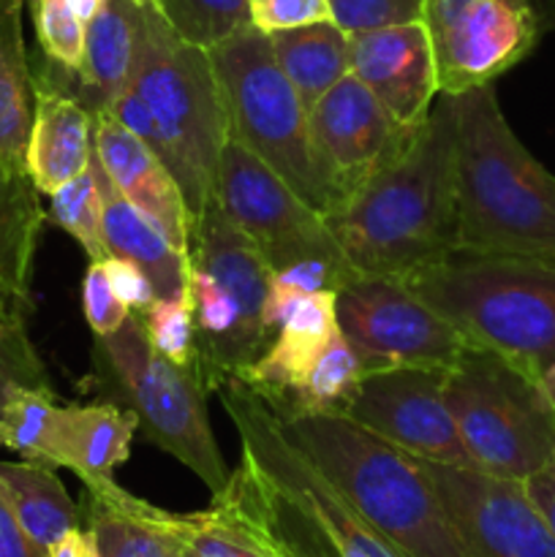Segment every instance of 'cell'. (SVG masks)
Here are the masks:
<instances>
[{
  "mask_svg": "<svg viewBox=\"0 0 555 557\" xmlns=\"http://www.w3.org/2000/svg\"><path fill=\"white\" fill-rule=\"evenodd\" d=\"M324 221L357 275L400 281L455 253V96L439 92L428 117Z\"/></svg>",
  "mask_w": 555,
  "mask_h": 557,
  "instance_id": "1",
  "label": "cell"
},
{
  "mask_svg": "<svg viewBox=\"0 0 555 557\" xmlns=\"http://www.w3.org/2000/svg\"><path fill=\"white\" fill-rule=\"evenodd\" d=\"M460 248L555 261V174L517 139L495 85L455 96Z\"/></svg>",
  "mask_w": 555,
  "mask_h": 557,
  "instance_id": "2",
  "label": "cell"
},
{
  "mask_svg": "<svg viewBox=\"0 0 555 557\" xmlns=\"http://www.w3.org/2000/svg\"><path fill=\"white\" fill-rule=\"evenodd\" d=\"M278 424L397 557H468L417 457L343 413L278 417Z\"/></svg>",
  "mask_w": 555,
  "mask_h": 557,
  "instance_id": "3",
  "label": "cell"
},
{
  "mask_svg": "<svg viewBox=\"0 0 555 557\" xmlns=\"http://www.w3.org/2000/svg\"><path fill=\"white\" fill-rule=\"evenodd\" d=\"M400 283L468 346L488 348L542 381L555 348V261L455 250Z\"/></svg>",
  "mask_w": 555,
  "mask_h": 557,
  "instance_id": "4",
  "label": "cell"
},
{
  "mask_svg": "<svg viewBox=\"0 0 555 557\" xmlns=\"http://www.w3.org/2000/svg\"><path fill=\"white\" fill-rule=\"evenodd\" d=\"M131 87L147 103L161 161L183 188L194 237L215 199L218 163L229 139L226 107L210 52L183 41L152 0L139 3Z\"/></svg>",
  "mask_w": 555,
  "mask_h": 557,
  "instance_id": "5",
  "label": "cell"
},
{
  "mask_svg": "<svg viewBox=\"0 0 555 557\" xmlns=\"http://www.w3.org/2000/svg\"><path fill=\"white\" fill-rule=\"evenodd\" d=\"M92 384L103 400L128 408L139 433L196 473L212 495L226 487L232 471L212 435L199 370L161 357L136 313L112 335L96 337Z\"/></svg>",
  "mask_w": 555,
  "mask_h": 557,
  "instance_id": "6",
  "label": "cell"
},
{
  "mask_svg": "<svg viewBox=\"0 0 555 557\" xmlns=\"http://www.w3.org/2000/svg\"><path fill=\"white\" fill-rule=\"evenodd\" d=\"M444 397L477 471L522 482L555 451V397L488 348H462L444 370Z\"/></svg>",
  "mask_w": 555,
  "mask_h": 557,
  "instance_id": "7",
  "label": "cell"
},
{
  "mask_svg": "<svg viewBox=\"0 0 555 557\" xmlns=\"http://www.w3.org/2000/svg\"><path fill=\"white\" fill-rule=\"evenodd\" d=\"M210 58L223 92L229 136L326 215L332 196L316 158L308 109L278 65L270 36L248 25L210 49Z\"/></svg>",
  "mask_w": 555,
  "mask_h": 557,
  "instance_id": "8",
  "label": "cell"
},
{
  "mask_svg": "<svg viewBox=\"0 0 555 557\" xmlns=\"http://www.w3.org/2000/svg\"><path fill=\"white\" fill-rule=\"evenodd\" d=\"M215 395L239 435V460L303 515L326 557H397L321 476L319 468L283 435L275 411L250 386L232 375L218 386Z\"/></svg>",
  "mask_w": 555,
  "mask_h": 557,
  "instance_id": "9",
  "label": "cell"
},
{
  "mask_svg": "<svg viewBox=\"0 0 555 557\" xmlns=\"http://www.w3.org/2000/svg\"><path fill=\"white\" fill-rule=\"evenodd\" d=\"M422 25L439 92L460 96L522 63L550 22L536 0H424Z\"/></svg>",
  "mask_w": 555,
  "mask_h": 557,
  "instance_id": "10",
  "label": "cell"
},
{
  "mask_svg": "<svg viewBox=\"0 0 555 557\" xmlns=\"http://www.w3.org/2000/svg\"><path fill=\"white\" fill-rule=\"evenodd\" d=\"M337 330L351 343L362 370H446L466 337L395 277L357 275L335 292Z\"/></svg>",
  "mask_w": 555,
  "mask_h": 557,
  "instance_id": "11",
  "label": "cell"
},
{
  "mask_svg": "<svg viewBox=\"0 0 555 557\" xmlns=\"http://www.w3.org/2000/svg\"><path fill=\"white\" fill-rule=\"evenodd\" d=\"M215 201L256 245L270 272L299 259H326L348 267L324 215L232 136L218 163Z\"/></svg>",
  "mask_w": 555,
  "mask_h": 557,
  "instance_id": "12",
  "label": "cell"
},
{
  "mask_svg": "<svg viewBox=\"0 0 555 557\" xmlns=\"http://www.w3.org/2000/svg\"><path fill=\"white\" fill-rule=\"evenodd\" d=\"M343 417L417 460L471 466L446 408L441 368L368 370Z\"/></svg>",
  "mask_w": 555,
  "mask_h": 557,
  "instance_id": "13",
  "label": "cell"
},
{
  "mask_svg": "<svg viewBox=\"0 0 555 557\" xmlns=\"http://www.w3.org/2000/svg\"><path fill=\"white\" fill-rule=\"evenodd\" d=\"M422 462L468 557H555V536L522 482L471 466Z\"/></svg>",
  "mask_w": 555,
  "mask_h": 557,
  "instance_id": "14",
  "label": "cell"
},
{
  "mask_svg": "<svg viewBox=\"0 0 555 557\" xmlns=\"http://www.w3.org/2000/svg\"><path fill=\"white\" fill-rule=\"evenodd\" d=\"M308 123L332 196L330 212L357 194L411 131L400 128L351 71L310 107Z\"/></svg>",
  "mask_w": 555,
  "mask_h": 557,
  "instance_id": "15",
  "label": "cell"
},
{
  "mask_svg": "<svg viewBox=\"0 0 555 557\" xmlns=\"http://www.w3.org/2000/svg\"><path fill=\"white\" fill-rule=\"evenodd\" d=\"M351 74L400 128H417L439 98L433 49L422 20L348 36Z\"/></svg>",
  "mask_w": 555,
  "mask_h": 557,
  "instance_id": "16",
  "label": "cell"
},
{
  "mask_svg": "<svg viewBox=\"0 0 555 557\" xmlns=\"http://www.w3.org/2000/svg\"><path fill=\"white\" fill-rule=\"evenodd\" d=\"M92 147L107 169L114 188L147 218L158 223L163 237L188 261L190 253V212L185 196L166 163L156 150L125 131L109 114H92Z\"/></svg>",
  "mask_w": 555,
  "mask_h": 557,
  "instance_id": "17",
  "label": "cell"
},
{
  "mask_svg": "<svg viewBox=\"0 0 555 557\" xmlns=\"http://www.w3.org/2000/svg\"><path fill=\"white\" fill-rule=\"evenodd\" d=\"M139 33V3L107 0L103 9L87 22L85 54L76 71H65L44 58L41 74L60 90L82 103L90 114L109 112L118 92L131 82Z\"/></svg>",
  "mask_w": 555,
  "mask_h": 557,
  "instance_id": "18",
  "label": "cell"
},
{
  "mask_svg": "<svg viewBox=\"0 0 555 557\" xmlns=\"http://www.w3.org/2000/svg\"><path fill=\"white\" fill-rule=\"evenodd\" d=\"M161 525L188 557H275L254 495V479L239 462L210 506L190 515L161 509Z\"/></svg>",
  "mask_w": 555,
  "mask_h": 557,
  "instance_id": "19",
  "label": "cell"
},
{
  "mask_svg": "<svg viewBox=\"0 0 555 557\" xmlns=\"http://www.w3.org/2000/svg\"><path fill=\"white\" fill-rule=\"evenodd\" d=\"M335 330V292L310 294L294 305L270 346L234 379L250 386L270 408H283L305 384Z\"/></svg>",
  "mask_w": 555,
  "mask_h": 557,
  "instance_id": "20",
  "label": "cell"
},
{
  "mask_svg": "<svg viewBox=\"0 0 555 557\" xmlns=\"http://www.w3.org/2000/svg\"><path fill=\"white\" fill-rule=\"evenodd\" d=\"M33 85H36V103H33L25 169L38 194L52 196L90 166L92 114L36 71H33Z\"/></svg>",
  "mask_w": 555,
  "mask_h": 557,
  "instance_id": "21",
  "label": "cell"
},
{
  "mask_svg": "<svg viewBox=\"0 0 555 557\" xmlns=\"http://www.w3.org/2000/svg\"><path fill=\"white\" fill-rule=\"evenodd\" d=\"M188 261L201 264L223 283V288L239 305L250 346L256 348V354L264 351L270 346V335L261 324V308H264L267 286H270V267L215 199L210 201L205 218L190 237Z\"/></svg>",
  "mask_w": 555,
  "mask_h": 557,
  "instance_id": "22",
  "label": "cell"
},
{
  "mask_svg": "<svg viewBox=\"0 0 555 557\" xmlns=\"http://www.w3.org/2000/svg\"><path fill=\"white\" fill-rule=\"evenodd\" d=\"M136 433V417L118 403H60L54 424V471L69 468L82 482L114 479V471L131 457V441Z\"/></svg>",
  "mask_w": 555,
  "mask_h": 557,
  "instance_id": "23",
  "label": "cell"
},
{
  "mask_svg": "<svg viewBox=\"0 0 555 557\" xmlns=\"http://www.w3.org/2000/svg\"><path fill=\"white\" fill-rule=\"evenodd\" d=\"M92 172H96L98 188H101V212H103V239H107L109 256L131 259L147 272L156 286L158 297H174L185 288V264L188 261L174 250V245L163 237L158 223L136 210L109 180L96 147H92Z\"/></svg>",
  "mask_w": 555,
  "mask_h": 557,
  "instance_id": "24",
  "label": "cell"
},
{
  "mask_svg": "<svg viewBox=\"0 0 555 557\" xmlns=\"http://www.w3.org/2000/svg\"><path fill=\"white\" fill-rule=\"evenodd\" d=\"M85 484L82 520L96 539L101 557H172V536L161 525V506L147 504L120 487L114 479Z\"/></svg>",
  "mask_w": 555,
  "mask_h": 557,
  "instance_id": "25",
  "label": "cell"
},
{
  "mask_svg": "<svg viewBox=\"0 0 555 557\" xmlns=\"http://www.w3.org/2000/svg\"><path fill=\"white\" fill-rule=\"evenodd\" d=\"M44 223L47 210L27 169L0 161V297L30 302L33 264Z\"/></svg>",
  "mask_w": 555,
  "mask_h": 557,
  "instance_id": "26",
  "label": "cell"
},
{
  "mask_svg": "<svg viewBox=\"0 0 555 557\" xmlns=\"http://www.w3.org/2000/svg\"><path fill=\"white\" fill-rule=\"evenodd\" d=\"M27 0H0V161L25 169L33 123V65L25 47Z\"/></svg>",
  "mask_w": 555,
  "mask_h": 557,
  "instance_id": "27",
  "label": "cell"
},
{
  "mask_svg": "<svg viewBox=\"0 0 555 557\" xmlns=\"http://www.w3.org/2000/svg\"><path fill=\"white\" fill-rule=\"evenodd\" d=\"M272 54L308 109L351 71L348 36L332 20L272 33Z\"/></svg>",
  "mask_w": 555,
  "mask_h": 557,
  "instance_id": "28",
  "label": "cell"
},
{
  "mask_svg": "<svg viewBox=\"0 0 555 557\" xmlns=\"http://www.w3.org/2000/svg\"><path fill=\"white\" fill-rule=\"evenodd\" d=\"M0 482L27 536L49 553L74 528H82L79 506L58 479L54 468L38 462H0Z\"/></svg>",
  "mask_w": 555,
  "mask_h": 557,
  "instance_id": "29",
  "label": "cell"
},
{
  "mask_svg": "<svg viewBox=\"0 0 555 557\" xmlns=\"http://www.w3.org/2000/svg\"><path fill=\"white\" fill-rule=\"evenodd\" d=\"M362 362L354 354L351 343L341 330L332 332L321 351L319 362L313 364L305 384L297 395L283 408H272L278 417H308V413H343L351 400L359 379H362Z\"/></svg>",
  "mask_w": 555,
  "mask_h": 557,
  "instance_id": "30",
  "label": "cell"
},
{
  "mask_svg": "<svg viewBox=\"0 0 555 557\" xmlns=\"http://www.w3.org/2000/svg\"><path fill=\"white\" fill-rule=\"evenodd\" d=\"M30 302L0 297V417L25 389H52L47 364L27 330Z\"/></svg>",
  "mask_w": 555,
  "mask_h": 557,
  "instance_id": "31",
  "label": "cell"
},
{
  "mask_svg": "<svg viewBox=\"0 0 555 557\" xmlns=\"http://www.w3.org/2000/svg\"><path fill=\"white\" fill-rule=\"evenodd\" d=\"M60 400L54 389H25L0 417V449H11L27 462L54 468V424Z\"/></svg>",
  "mask_w": 555,
  "mask_h": 557,
  "instance_id": "32",
  "label": "cell"
},
{
  "mask_svg": "<svg viewBox=\"0 0 555 557\" xmlns=\"http://www.w3.org/2000/svg\"><path fill=\"white\" fill-rule=\"evenodd\" d=\"M351 277H357V272L326 259H299L281 267V270H272L264 308H261V324H264L270 341L281 330L283 321L288 319L294 305L303 302L310 294L337 292Z\"/></svg>",
  "mask_w": 555,
  "mask_h": 557,
  "instance_id": "33",
  "label": "cell"
},
{
  "mask_svg": "<svg viewBox=\"0 0 555 557\" xmlns=\"http://www.w3.org/2000/svg\"><path fill=\"white\" fill-rule=\"evenodd\" d=\"M47 221L63 228L76 239L90 261H101L109 256L107 239H103V212H101V188H98L92 163L65 183L63 188L49 196Z\"/></svg>",
  "mask_w": 555,
  "mask_h": 557,
  "instance_id": "34",
  "label": "cell"
},
{
  "mask_svg": "<svg viewBox=\"0 0 555 557\" xmlns=\"http://www.w3.org/2000/svg\"><path fill=\"white\" fill-rule=\"evenodd\" d=\"M183 41L215 49L250 25L248 0H152Z\"/></svg>",
  "mask_w": 555,
  "mask_h": 557,
  "instance_id": "35",
  "label": "cell"
},
{
  "mask_svg": "<svg viewBox=\"0 0 555 557\" xmlns=\"http://www.w3.org/2000/svg\"><path fill=\"white\" fill-rule=\"evenodd\" d=\"M136 315L145 326L150 346L161 357H166L174 364H183V368L196 362L194 308H190V297L185 288L174 297H158L150 308Z\"/></svg>",
  "mask_w": 555,
  "mask_h": 557,
  "instance_id": "36",
  "label": "cell"
},
{
  "mask_svg": "<svg viewBox=\"0 0 555 557\" xmlns=\"http://www.w3.org/2000/svg\"><path fill=\"white\" fill-rule=\"evenodd\" d=\"M248 468L250 479H254L256 506H259V517L264 522V531L270 536L275 557H326L321 544L316 542L313 531L308 528V522L303 520V515L275 487H270L254 468Z\"/></svg>",
  "mask_w": 555,
  "mask_h": 557,
  "instance_id": "37",
  "label": "cell"
},
{
  "mask_svg": "<svg viewBox=\"0 0 555 557\" xmlns=\"http://www.w3.org/2000/svg\"><path fill=\"white\" fill-rule=\"evenodd\" d=\"M38 47L49 63L76 71L85 54L87 25L71 11L65 0H27Z\"/></svg>",
  "mask_w": 555,
  "mask_h": 557,
  "instance_id": "38",
  "label": "cell"
},
{
  "mask_svg": "<svg viewBox=\"0 0 555 557\" xmlns=\"http://www.w3.org/2000/svg\"><path fill=\"white\" fill-rule=\"evenodd\" d=\"M330 20L346 36L422 20L424 0H326Z\"/></svg>",
  "mask_w": 555,
  "mask_h": 557,
  "instance_id": "39",
  "label": "cell"
},
{
  "mask_svg": "<svg viewBox=\"0 0 555 557\" xmlns=\"http://www.w3.org/2000/svg\"><path fill=\"white\" fill-rule=\"evenodd\" d=\"M82 308H85V319L96 337L118 332L131 315V310L112 292V283H109L101 261H90L87 267L85 281H82Z\"/></svg>",
  "mask_w": 555,
  "mask_h": 557,
  "instance_id": "40",
  "label": "cell"
},
{
  "mask_svg": "<svg viewBox=\"0 0 555 557\" xmlns=\"http://www.w3.org/2000/svg\"><path fill=\"white\" fill-rule=\"evenodd\" d=\"M250 25L264 36L330 20L326 0H248Z\"/></svg>",
  "mask_w": 555,
  "mask_h": 557,
  "instance_id": "41",
  "label": "cell"
},
{
  "mask_svg": "<svg viewBox=\"0 0 555 557\" xmlns=\"http://www.w3.org/2000/svg\"><path fill=\"white\" fill-rule=\"evenodd\" d=\"M103 270H107L109 283H112V292L118 294L120 302L131 310V313H141L145 308H150L158 299L156 286L150 283L147 272L139 264H134L131 259H120V256H107L101 259Z\"/></svg>",
  "mask_w": 555,
  "mask_h": 557,
  "instance_id": "42",
  "label": "cell"
},
{
  "mask_svg": "<svg viewBox=\"0 0 555 557\" xmlns=\"http://www.w3.org/2000/svg\"><path fill=\"white\" fill-rule=\"evenodd\" d=\"M0 557H49L22 528L3 482H0Z\"/></svg>",
  "mask_w": 555,
  "mask_h": 557,
  "instance_id": "43",
  "label": "cell"
},
{
  "mask_svg": "<svg viewBox=\"0 0 555 557\" xmlns=\"http://www.w3.org/2000/svg\"><path fill=\"white\" fill-rule=\"evenodd\" d=\"M522 490H526L528 500L544 520V525L555 536V451L550 455L547 462H542L536 471L522 479Z\"/></svg>",
  "mask_w": 555,
  "mask_h": 557,
  "instance_id": "44",
  "label": "cell"
},
{
  "mask_svg": "<svg viewBox=\"0 0 555 557\" xmlns=\"http://www.w3.org/2000/svg\"><path fill=\"white\" fill-rule=\"evenodd\" d=\"M49 557H101L98 555L96 539L87 531L85 525L74 528V531L65 533L58 544L47 553Z\"/></svg>",
  "mask_w": 555,
  "mask_h": 557,
  "instance_id": "45",
  "label": "cell"
},
{
  "mask_svg": "<svg viewBox=\"0 0 555 557\" xmlns=\"http://www.w3.org/2000/svg\"><path fill=\"white\" fill-rule=\"evenodd\" d=\"M65 3H69L71 11H74V14L87 25V22H90L92 16L103 9V3H107V0H65Z\"/></svg>",
  "mask_w": 555,
  "mask_h": 557,
  "instance_id": "46",
  "label": "cell"
},
{
  "mask_svg": "<svg viewBox=\"0 0 555 557\" xmlns=\"http://www.w3.org/2000/svg\"><path fill=\"white\" fill-rule=\"evenodd\" d=\"M542 384L547 386L550 395L555 397V348H553V354H550L547 364H544V370H542Z\"/></svg>",
  "mask_w": 555,
  "mask_h": 557,
  "instance_id": "47",
  "label": "cell"
},
{
  "mask_svg": "<svg viewBox=\"0 0 555 557\" xmlns=\"http://www.w3.org/2000/svg\"><path fill=\"white\" fill-rule=\"evenodd\" d=\"M172 557H188V555H183V553H180V549H177V553H174Z\"/></svg>",
  "mask_w": 555,
  "mask_h": 557,
  "instance_id": "48",
  "label": "cell"
},
{
  "mask_svg": "<svg viewBox=\"0 0 555 557\" xmlns=\"http://www.w3.org/2000/svg\"><path fill=\"white\" fill-rule=\"evenodd\" d=\"M134 3H145V0H134Z\"/></svg>",
  "mask_w": 555,
  "mask_h": 557,
  "instance_id": "49",
  "label": "cell"
}]
</instances>
